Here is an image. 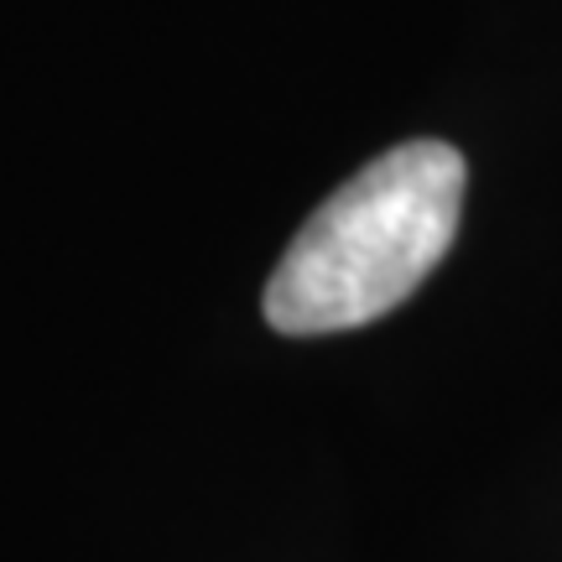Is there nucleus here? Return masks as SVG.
<instances>
[{"label": "nucleus", "instance_id": "nucleus-1", "mask_svg": "<svg viewBox=\"0 0 562 562\" xmlns=\"http://www.w3.org/2000/svg\"><path fill=\"white\" fill-rule=\"evenodd\" d=\"M463 182L469 167L448 140L381 151L292 235L261 297L271 328L344 334L402 307L459 235Z\"/></svg>", "mask_w": 562, "mask_h": 562}]
</instances>
